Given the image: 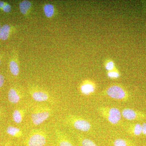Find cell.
<instances>
[{"label":"cell","instance_id":"8fae6325","mask_svg":"<svg viewBox=\"0 0 146 146\" xmlns=\"http://www.w3.org/2000/svg\"><path fill=\"white\" fill-rule=\"evenodd\" d=\"M19 7L21 13L25 18H27L33 10V3L31 1L23 0L19 2Z\"/></svg>","mask_w":146,"mask_h":146},{"label":"cell","instance_id":"7c38bea8","mask_svg":"<svg viewBox=\"0 0 146 146\" xmlns=\"http://www.w3.org/2000/svg\"><path fill=\"white\" fill-rule=\"evenodd\" d=\"M55 133L58 146H74L70 140L63 131L56 129Z\"/></svg>","mask_w":146,"mask_h":146},{"label":"cell","instance_id":"277c9868","mask_svg":"<svg viewBox=\"0 0 146 146\" xmlns=\"http://www.w3.org/2000/svg\"><path fill=\"white\" fill-rule=\"evenodd\" d=\"M29 94L33 99L37 102H54L53 98L48 91L35 84H29L27 86Z\"/></svg>","mask_w":146,"mask_h":146},{"label":"cell","instance_id":"3957f363","mask_svg":"<svg viewBox=\"0 0 146 146\" xmlns=\"http://www.w3.org/2000/svg\"><path fill=\"white\" fill-rule=\"evenodd\" d=\"M47 134L45 130L34 129L31 131L25 141L26 146H44L47 143Z\"/></svg>","mask_w":146,"mask_h":146},{"label":"cell","instance_id":"8992f818","mask_svg":"<svg viewBox=\"0 0 146 146\" xmlns=\"http://www.w3.org/2000/svg\"><path fill=\"white\" fill-rule=\"evenodd\" d=\"M65 122L68 125L83 132L89 131L92 128L89 121L77 115H68L65 118Z\"/></svg>","mask_w":146,"mask_h":146},{"label":"cell","instance_id":"ac0fdd59","mask_svg":"<svg viewBox=\"0 0 146 146\" xmlns=\"http://www.w3.org/2000/svg\"><path fill=\"white\" fill-rule=\"evenodd\" d=\"M78 139L81 146H98L92 140L80 135H78Z\"/></svg>","mask_w":146,"mask_h":146},{"label":"cell","instance_id":"d6986e66","mask_svg":"<svg viewBox=\"0 0 146 146\" xmlns=\"http://www.w3.org/2000/svg\"><path fill=\"white\" fill-rule=\"evenodd\" d=\"M113 146H134L133 143L127 139L117 138L113 143Z\"/></svg>","mask_w":146,"mask_h":146},{"label":"cell","instance_id":"83f0119b","mask_svg":"<svg viewBox=\"0 0 146 146\" xmlns=\"http://www.w3.org/2000/svg\"><path fill=\"white\" fill-rule=\"evenodd\" d=\"M1 25H0V30H1Z\"/></svg>","mask_w":146,"mask_h":146},{"label":"cell","instance_id":"cb8c5ba5","mask_svg":"<svg viewBox=\"0 0 146 146\" xmlns=\"http://www.w3.org/2000/svg\"><path fill=\"white\" fill-rule=\"evenodd\" d=\"M142 134L146 137V122L142 124Z\"/></svg>","mask_w":146,"mask_h":146},{"label":"cell","instance_id":"5b68a950","mask_svg":"<svg viewBox=\"0 0 146 146\" xmlns=\"http://www.w3.org/2000/svg\"><path fill=\"white\" fill-rule=\"evenodd\" d=\"M98 111L101 117L112 125L118 124L121 118V112L116 108L100 106Z\"/></svg>","mask_w":146,"mask_h":146},{"label":"cell","instance_id":"7402d4cb","mask_svg":"<svg viewBox=\"0 0 146 146\" xmlns=\"http://www.w3.org/2000/svg\"><path fill=\"white\" fill-rule=\"evenodd\" d=\"M2 9L4 12H6V13H9L11 11V6L7 3L5 5V6L3 7Z\"/></svg>","mask_w":146,"mask_h":146},{"label":"cell","instance_id":"d4e9b609","mask_svg":"<svg viewBox=\"0 0 146 146\" xmlns=\"http://www.w3.org/2000/svg\"><path fill=\"white\" fill-rule=\"evenodd\" d=\"M6 3H7L5 2L0 1V9H2L3 7L5 6Z\"/></svg>","mask_w":146,"mask_h":146},{"label":"cell","instance_id":"ba28073f","mask_svg":"<svg viewBox=\"0 0 146 146\" xmlns=\"http://www.w3.org/2000/svg\"><path fill=\"white\" fill-rule=\"evenodd\" d=\"M97 85L96 82L91 79H85L80 84L79 87L80 92L82 95L89 96L96 92Z\"/></svg>","mask_w":146,"mask_h":146},{"label":"cell","instance_id":"44dd1931","mask_svg":"<svg viewBox=\"0 0 146 146\" xmlns=\"http://www.w3.org/2000/svg\"><path fill=\"white\" fill-rule=\"evenodd\" d=\"M107 76L110 79H117L119 78L121 76V73L117 68H116L113 70L107 72Z\"/></svg>","mask_w":146,"mask_h":146},{"label":"cell","instance_id":"6da1fadb","mask_svg":"<svg viewBox=\"0 0 146 146\" xmlns=\"http://www.w3.org/2000/svg\"><path fill=\"white\" fill-rule=\"evenodd\" d=\"M53 110L46 106L38 105L34 107L31 115V120L35 126L40 125L51 116Z\"/></svg>","mask_w":146,"mask_h":146},{"label":"cell","instance_id":"9c48e42d","mask_svg":"<svg viewBox=\"0 0 146 146\" xmlns=\"http://www.w3.org/2000/svg\"><path fill=\"white\" fill-rule=\"evenodd\" d=\"M24 96L25 91L22 86H13L9 90L7 97L9 101L11 103H18L23 98Z\"/></svg>","mask_w":146,"mask_h":146},{"label":"cell","instance_id":"5bb4252c","mask_svg":"<svg viewBox=\"0 0 146 146\" xmlns=\"http://www.w3.org/2000/svg\"><path fill=\"white\" fill-rule=\"evenodd\" d=\"M27 112V109L25 108H19L15 109L12 114L13 121L17 124L22 122Z\"/></svg>","mask_w":146,"mask_h":146},{"label":"cell","instance_id":"30bf717a","mask_svg":"<svg viewBox=\"0 0 146 146\" xmlns=\"http://www.w3.org/2000/svg\"><path fill=\"white\" fill-rule=\"evenodd\" d=\"M9 69L10 73L13 76L17 77L20 73V64L19 56L17 50L12 53L9 62Z\"/></svg>","mask_w":146,"mask_h":146},{"label":"cell","instance_id":"ffe728a7","mask_svg":"<svg viewBox=\"0 0 146 146\" xmlns=\"http://www.w3.org/2000/svg\"><path fill=\"white\" fill-rule=\"evenodd\" d=\"M105 69L107 72L113 70L116 68L115 62L112 59L108 58L105 61L104 63Z\"/></svg>","mask_w":146,"mask_h":146},{"label":"cell","instance_id":"2e32d148","mask_svg":"<svg viewBox=\"0 0 146 146\" xmlns=\"http://www.w3.org/2000/svg\"><path fill=\"white\" fill-rule=\"evenodd\" d=\"M43 9L45 16L48 18H53L56 12V9L54 6L49 3H45L43 5Z\"/></svg>","mask_w":146,"mask_h":146},{"label":"cell","instance_id":"4fadbf2b","mask_svg":"<svg viewBox=\"0 0 146 146\" xmlns=\"http://www.w3.org/2000/svg\"><path fill=\"white\" fill-rule=\"evenodd\" d=\"M17 27L11 26L8 24L3 25L1 28L0 30V39L5 41L8 39L9 37L13 32L17 30Z\"/></svg>","mask_w":146,"mask_h":146},{"label":"cell","instance_id":"e0dca14e","mask_svg":"<svg viewBox=\"0 0 146 146\" xmlns=\"http://www.w3.org/2000/svg\"><path fill=\"white\" fill-rule=\"evenodd\" d=\"M6 132L9 135L16 138H21L24 135L23 131L21 129L13 126H9L7 128Z\"/></svg>","mask_w":146,"mask_h":146},{"label":"cell","instance_id":"603a6c76","mask_svg":"<svg viewBox=\"0 0 146 146\" xmlns=\"http://www.w3.org/2000/svg\"><path fill=\"white\" fill-rule=\"evenodd\" d=\"M5 82V77L3 75L0 74V88L3 86Z\"/></svg>","mask_w":146,"mask_h":146},{"label":"cell","instance_id":"9a60e30c","mask_svg":"<svg viewBox=\"0 0 146 146\" xmlns=\"http://www.w3.org/2000/svg\"><path fill=\"white\" fill-rule=\"evenodd\" d=\"M127 133L133 136H139L142 134V125L140 123L132 124L127 129Z\"/></svg>","mask_w":146,"mask_h":146},{"label":"cell","instance_id":"4316f807","mask_svg":"<svg viewBox=\"0 0 146 146\" xmlns=\"http://www.w3.org/2000/svg\"><path fill=\"white\" fill-rule=\"evenodd\" d=\"M5 146H10L9 145V144H8V145H6Z\"/></svg>","mask_w":146,"mask_h":146},{"label":"cell","instance_id":"f1b7e54d","mask_svg":"<svg viewBox=\"0 0 146 146\" xmlns=\"http://www.w3.org/2000/svg\"><path fill=\"white\" fill-rule=\"evenodd\" d=\"M0 115H1V113H0Z\"/></svg>","mask_w":146,"mask_h":146},{"label":"cell","instance_id":"7a4b0ae2","mask_svg":"<svg viewBox=\"0 0 146 146\" xmlns=\"http://www.w3.org/2000/svg\"><path fill=\"white\" fill-rule=\"evenodd\" d=\"M104 96L113 99L126 102L129 98V94L124 87L120 84H112L103 92Z\"/></svg>","mask_w":146,"mask_h":146},{"label":"cell","instance_id":"484cf974","mask_svg":"<svg viewBox=\"0 0 146 146\" xmlns=\"http://www.w3.org/2000/svg\"><path fill=\"white\" fill-rule=\"evenodd\" d=\"M1 57H0V65H1Z\"/></svg>","mask_w":146,"mask_h":146},{"label":"cell","instance_id":"52a82bcc","mask_svg":"<svg viewBox=\"0 0 146 146\" xmlns=\"http://www.w3.org/2000/svg\"><path fill=\"white\" fill-rule=\"evenodd\" d=\"M121 115L128 121H141L146 119V113L130 108L123 109Z\"/></svg>","mask_w":146,"mask_h":146}]
</instances>
